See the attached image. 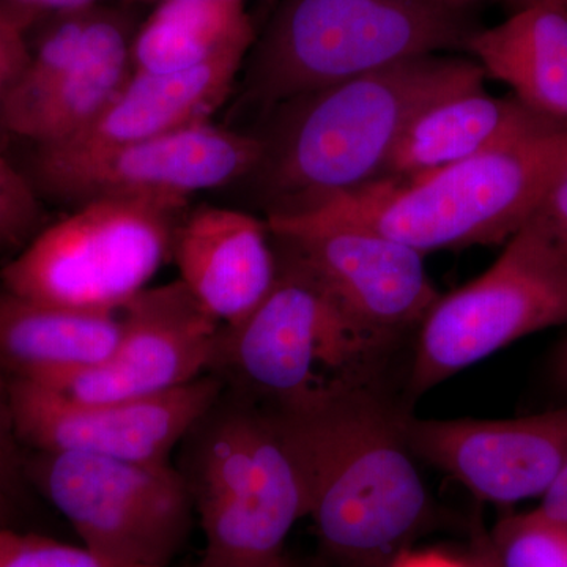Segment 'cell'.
<instances>
[{
	"label": "cell",
	"mask_w": 567,
	"mask_h": 567,
	"mask_svg": "<svg viewBox=\"0 0 567 567\" xmlns=\"http://www.w3.org/2000/svg\"><path fill=\"white\" fill-rule=\"evenodd\" d=\"M475 59L429 54L293 96L264 114L248 175L267 216L319 207L385 177L395 145L420 112L484 87Z\"/></svg>",
	"instance_id": "obj_1"
},
{
	"label": "cell",
	"mask_w": 567,
	"mask_h": 567,
	"mask_svg": "<svg viewBox=\"0 0 567 567\" xmlns=\"http://www.w3.org/2000/svg\"><path fill=\"white\" fill-rule=\"evenodd\" d=\"M276 412L303 465L308 518L328 563L388 567L434 528L439 511L404 434L409 410L382 382Z\"/></svg>",
	"instance_id": "obj_2"
},
{
	"label": "cell",
	"mask_w": 567,
	"mask_h": 567,
	"mask_svg": "<svg viewBox=\"0 0 567 567\" xmlns=\"http://www.w3.org/2000/svg\"><path fill=\"white\" fill-rule=\"evenodd\" d=\"M566 151L567 125L550 123L416 181L379 178L284 216L372 230L424 256L502 245L540 210Z\"/></svg>",
	"instance_id": "obj_3"
},
{
	"label": "cell",
	"mask_w": 567,
	"mask_h": 567,
	"mask_svg": "<svg viewBox=\"0 0 567 567\" xmlns=\"http://www.w3.org/2000/svg\"><path fill=\"white\" fill-rule=\"evenodd\" d=\"M274 244V287L241 322L219 328L208 374L274 410L382 382L398 339L358 322L297 254Z\"/></svg>",
	"instance_id": "obj_4"
},
{
	"label": "cell",
	"mask_w": 567,
	"mask_h": 567,
	"mask_svg": "<svg viewBox=\"0 0 567 567\" xmlns=\"http://www.w3.org/2000/svg\"><path fill=\"white\" fill-rule=\"evenodd\" d=\"M181 472L204 532L199 567H274L308 518L309 491L276 410L223 390L183 440Z\"/></svg>",
	"instance_id": "obj_5"
},
{
	"label": "cell",
	"mask_w": 567,
	"mask_h": 567,
	"mask_svg": "<svg viewBox=\"0 0 567 567\" xmlns=\"http://www.w3.org/2000/svg\"><path fill=\"white\" fill-rule=\"evenodd\" d=\"M480 29L439 0H282L248 52L241 104L264 115L406 59L466 51Z\"/></svg>",
	"instance_id": "obj_6"
},
{
	"label": "cell",
	"mask_w": 567,
	"mask_h": 567,
	"mask_svg": "<svg viewBox=\"0 0 567 567\" xmlns=\"http://www.w3.org/2000/svg\"><path fill=\"white\" fill-rule=\"evenodd\" d=\"M567 324V246L539 212L484 274L440 295L416 328L412 401L498 350Z\"/></svg>",
	"instance_id": "obj_7"
},
{
	"label": "cell",
	"mask_w": 567,
	"mask_h": 567,
	"mask_svg": "<svg viewBox=\"0 0 567 567\" xmlns=\"http://www.w3.org/2000/svg\"><path fill=\"white\" fill-rule=\"evenodd\" d=\"M186 208L100 199L43 227L0 270L9 292L37 303L121 312L173 257Z\"/></svg>",
	"instance_id": "obj_8"
},
{
	"label": "cell",
	"mask_w": 567,
	"mask_h": 567,
	"mask_svg": "<svg viewBox=\"0 0 567 567\" xmlns=\"http://www.w3.org/2000/svg\"><path fill=\"white\" fill-rule=\"evenodd\" d=\"M39 454L32 475L82 546L142 567H171L181 555L196 511L188 483L171 462Z\"/></svg>",
	"instance_id": "obj_9"
},
{
	"label": "cell",
	"mask_w": 567,
	"mask_h": 567,
	"mask_svg": "<svg viewBox=\"0 0 567 567\" xmlns=\"http://www.w3.org/2000/svg\"><path fill=\"white\" fill-rule=\"evenodd\" d=\"M259 155L254 134L204 122L107 147H37L32 185L74 207L125 199L186 208L194 194L244 181Z\"/></svg>",
	"instance_id": "obj_10"
},
{
	"label": "cell",
	"mask_w": 567,
	"mask_h": 567,
	"mask_svg": "<svg viewBox=\"0 0 567 567\" xmlns=\"http://www.w3.org/2000/svg\"><path fill=\"white\" fill-rule=\"evenodd\" d=\"M223 390L215 375L205 374L153 398L82 404L39 383L10 379L11 416L21 445L39 453L164 464Z\"/></svg>",
	"instance_id": "obj_11"
},
{
	"label": "cell",
	"mask_w": 567,
	"mask_h": 567,
	"mask_svg": "<svg viewBox=\"0 0 567 567\" xmlns=\"http://www.w3.org/2000/svg\"><path fill=\"white\" fill-rule=\"evenodd\" d=\"M121 315V341L104 363L39 385L102 404L171 393L208 374L221 324L181 279L147 287Z\"/></svg>",
	"instance_id": "obj_12"
},
{
	"label": "cell",
	"mask_w": 567,
	"mask_h": 567,
	"mask_svg": "<svg viewBox=\"0 0 567 567\" xmlns=\"http://www.w3.org/2000/svg\"><path fill=\"white\" fill-rule=\"evenodd\" d=\"M276 241L301 260L358 322L401 341L420 327L440 293L424 254L372 230L267 216Z\"/></svg>",
	"instance_id": "obj_13"
},
{
	"label": "cell",
	"mask_w": 567,
	"mask_h": 567,
	"mask_svg": "<svg viewBox=\"0 0 567 567\" xmlns=\"http://www.w3.org/2000/svg\"><path fill=\"white\" fill-rule=\"evenodd\" d=\"M416 458L481 502L513 505L546 494L567 461V406L509 420L404 417Z\"/></svg>",
	"instance_id": "obj_14"
},
{
	"label": "cell",
	"mask_w": 567,
	"mask_h": 567,
	"mask_svg": "<svg viewBox=\"0 0 567 567\" xmlns=\"http://www.w3.org/2000/svg\"><path fill=\"white\" fill-rule=\"evenodd\" d=\"M171 259L178 279L221 327L251 315L278 276V256L265 219L215 205L182 216Z\"/></svg>",
	"instance_id": "obj_15"
},
{
	"label": "cell",
	"mask_w": 567,
	"mask_h": 567,
	"mask_svg": "<svg viewBox=\"0 0 567 567\" xmlns=\"http://www.w3.org/2000/svg\"><path fill=\"white\" fill-rule=\"evenodd\" d=\"M133 25L99 7L76 55L47 85L11 93L0 106V125L37 147L66 144L92 125L133 73Z\"/></svg>",
	"instance_id": "obj_16"
},
{
	"label": "cell",
	"mask_w": 567,
	"mask_h": 567,
	"mask_svg": "<svg viewBox=\"0 0 567 567\" xmlns=\"http://www.w3.org/2000/svg\"><path fill=\"white\" fill-rule=\"evenodd\" d=\"M251 48L174 73L133 71L107 110L76 140L51 147L100 148L208 122L229 99Z\"/></svg>",
	"instance_id": "obj_17"
},
{
	"label": "cell",
	"mask_w": 567,
	"mask_h": 567,
	"mask_svg": "<svg viewBox=\"0 0 567 567\" xmlns=\"http://www.w3.org/2000/svg\"><path fill=\"white\" fill-rule=\"evenodd\" d=\"M122 330L121 312L37 303L0 289V369L9 379L44 383L95 368Z\"/></svg>",
	"instance_id": "obj_18"
},
{
	"label": "cell",
	"mask_w": 567,
	"mask_h": 567,
	"mask_svg": "<svg viewBox=\"0 0 567 567\" xmlns=\"http://www.w3.org/2000/svg\"><path fill=\"white\" fill-rule=\"evenodd\" d=\"M550 123L555 122L527 110L514 96L499 99L484 87L454 93L425 107L406 126L385 177L416 181Z\"/></svg>",
	"instance_id": "obj_19"
},
{
	"label": "cell",
	"mask_w": 567,
	"mask_h": 567,
	"mask_svg": "<svg viewBox=\"0 0 567 567\" xmlns=\"http://www.w3.org/2000/svg\"><path fill=\"white\" fill-rule=\"evenodd\" d=\"M486 76L547 121L567 125V13L533 0L466 44Z\"/></svg>",
	"instance_id": "obj_20"
},
{
	"label": "cell",
	"mask_w": 567,
	"mask_h": 567,
	"mask_svg": "<svg viewBox=\"0 0 567 567\" xmlns=\"http://www.w3.org/2000/svg\"><path fill=\"white\" fill-rule=\"evenodd\" d=\"M254 40L244 0H159L134 32L133 71L196 69L237 48H252Z\"/></svg>",
	"instance_id": "obj_21"
},
{
	"label": "cell",
	"mask_w": 567,
	"mask_h": 567,
	"mask_svg": "<svg viewBox=\"0 0 567 567\" xmlns=\"http://www.w3.org/2000/svg\"><path fill=\"white\" fill-rule=\"evenodd\" d=\"M487 536L496 567H567V522L536 507L499 518Z\"/></svg>",
	"instance_id": "obj_22"
},
{
	"label": "cell",
	"mask_w": 567,
	"mask_h": 567,
	"mask_svg": "<svg viewBox=\"0 0 567 567\" xmlns=\"http://www.w3.org/2000/svg\"><path fill=\"white\" fill-rule=\"evenodd\" d=\"M0 567H142L122 565L85 546L0 528Z\"/></svg>",
	"instance_id": "obj_23"
},
{
	"label": "cell",
	"mask_w": 567,
	"mask_h": 567,
	"mask_svg": "<svg viewBox=\"0 0 567 567\" xmlns=\"http://www.w3.org/2000/svg\"><path fill=\"white\" fill-rule=\"evenodd\" d=\"M41 219L32 182L0 156V251H21L43 229Z\"/></svg>",
	"instance_id": "obj_24"
},
{
	"label": "cell",
	"mask_w": 567,
	"mask_h": 567,
	"mask_svg": "<svg viewBox=\"0 0 567 567\" xmlns=\"http://www.w3.org/2000/svg\"><path fill=\"white\" fill-rule=\"evenodd\" d=\"M39 21L41 18L31 11L0 0V106L28 65L32 47L29 33Z\"/></svg>",
	"instance_id": "obj_25"
},
{
	"label": "cell",
	"mask_w": 567,
	"mask_h": 567,
	"mask_svg": "<svg viewBox=\"0 0 567 567\" xmlns=\"http://www.w3.org/2000/svg\"><path fill=\"white\" fill-rule=\"evenodd\" d=\"M24 483L21 442L14 431L10 404V379L0 369V495L9 502Z\"/></svg>",
	"instance_id": "obj_26"
},
{
	"label": "cell",
	"mask_w": 567,
	"mask_h": 567,
	"mask_svg": "<svg viewBox=\"0 0 567 567\" xmlns=\"http://www.w3.org/2000/svg\"><path fill=\"white\" fill-rule=\"evenodd\" d=\"M472 533V540L465 554L410 548L388 567H492L487 532L476 527Z\"/></svg>",
	"instance_id": "obj_27"
},
{
	"label": "cell",
	"mask_w": 567,
	"mask_h": 567,
	"mask_svg": "<svg viewBox=\"0 0 567 567\" xmlns=\"http://www.w3.org/2000/svg\"><path fill=\"white\" fill-rule=\"evenodd\" d=\"M539 213L559 240L567 246V151Z\"/></svg>",
	"instance_id": "obj_28"
},
{
	"label": "cell",
	"mask_w": 567,
	"mask_h": 567,
	"mask_svg": "<svg viewBox=\"0 0 567 567\" xmlns=\"http://www.w3.org/2000/svg\"><path fill=\"white\" fill-rule=\"evenodd\" d=\"M13 6L40 17L41 20L58 14L76 13L96 9L103 0H9Z\"/></svg>",
	"instance_id": "obj_29"
},
{
	"label": "cell",
	"mask_w": 567,
	"mask_h": 567,
	"mask_svg": "<svg viewBox=\"0 0 567 567\" xmlns=\"http://www.w3.org/2000/svg\"><path fill=\"white\" fill-rule=\"evenodd\" d=\"M536 509L547 516L567 522V461L546 494L540 496V505Z\"/></svg>",
	"instance_id": "obj_30"
},
{
	"label": "cell",
	"mask_w": 567,
	"mask_h": 567,
	"mask_svg": "<svg viewBox=\"0 0 567 567\" xmlns=\"http://www.w3.org/2000/svg\"><path fill=\"white\" fill-rule=\"evenodd\" d=\"M548 371H550V379L555 386L567 393V334L551 353Z\"/></svg>",
	"instance_id": "obj_31"
},
{
	"label": "cell",
	"mask_w": 567,
	"mask_h": 567,
	"mask_svg": "<svg viewBox=\"0 0 567 567\" xmlns=\"http://www.w3.org/2000/svg\"><path fill=\"white\" fill-rule=\"evenodd\" d=\"M439 2L445 3L451 9L470 10L473 3L481 2V0H439ZM522 2H524V6H527L533 0H522Z\"/></svg>",
	"instance_id": "obj_32"
},
{
	"label": "cell",
	"mask_w": 567,
	"mask_h": 567,
	"mask_svg": "<svg viewBox=\"0 0 567 567\" xmlns=\"http://www.w3.org/2000/svg\"><path fill=\"white\" fill-rule=\"evenodd\" d=\"M543 2L550 3V6L558 7L559 10L567 13V0H543Z\"/></svg>",
	"instance_id": "obj_33"
},
{
	"label": "cell",
	"mask_w": 567,
	"mask_h": 567,
	"mask_svg": "<svg viewBox=\"0 0 567 567\" xmlns=\"http://www.w3.org/2000/svg\"><path fill=\"white\" fill-rule=\"evenodd\" d=\"M274 567H297V563L292 561L289 557H286Z\"/></svg>",
	"instance_id": "obj_34"
},
{
	"label": "cell",
	"mask_w": 567,
	"mask_h": 567,
	"mask_svg": "<svg viewBox=\"0 0 567 567\" xmlns=\"http://www.w3.org/2000/svg\"><path fill=\"white\" fill-rule=\"evenodd\" d=\"M7 505V499L3 498L2 495H0V516H2V513H3V506Z\"/></svg>",
	"instance_id": "obj_35"
},
{
	"label": "cell",
	"mask_w": 567,
	"mask_h": 567,
	"mask_svg": "<svg viewBox=\"0 0 567 567\" xmlns=\"http://www.w3.org/2000/svg\"><path fill=\"white\" fill-rule=\"evenodd\" d=\"M491 547V546H488ZM491 554H492V550H491ZM492 567H496V563H495V559H494V555H492Z\"/></svg>",
	"instance_id": "obj_36"
},
{
	"label": "cell",
	"mask_w": 567,
	"mask_h": 567,
	"mask_svg": "<svg viewBox=\"0 0 567 567\" xmlns=\"http://www.w3.org/2000/svg\"><path fill=\"white\" fill-rule=\"evenodd\" d=\"M297 567H300V566L297 565Z\"/></svg>",
	"instance_id": "obj_37"
}]
</instances>
